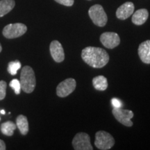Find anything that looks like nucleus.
<instances>
[{"label":"nucleus","instance_id":"nucleus-1","mask_svg":"<svg viewBox=\"0 0 150 150\" xmlns=\"http://www.w3.org/2000/svg\"><path fill=\"white\" fill-rule=\"evenodd\" d=\"M81 58L88 65L94 68H102L109 61V56L104 49L87 47L81 52Z\"/></svg>","mask_w":150,"mask_h":150},{"label":"nucleus","instance_id":"nucleus-2","mask_svg":"<svg viewBox=\"0 0 150 150\" xmlns=\"http://www.w3.org/2000/svg\"><path fill=\"white\" fill-rule=\"evenodd\" d=\"M21 89L26 93H31L35 87V76L33 70L30 66L26 65L22 67L20 74Z\"/></svg>","mask_w":150,"mask_h":150},{"label":"nucleus","instance_id":"nucleus-3","mask_svg":"<svg viewBox=\"0 0 150 150\" xmlns=\"http://www.w3.org/2000/svg\"><path fill=\"white\" fill-rule=\"evenodd\" d=\"M88 14L93 23L98 27H104L107 23V15L101 5L95 4L91 6L88 11Z\"/></svg>","mask_w":150,"mask_h":150},{"label":"nucleus","instance_id":"nucleus-4","mask_svg":"<svg viewBox=\"0 0 150 150\" xmlns=\"http://www.w3.org/2000/svg\"><path fill=\"white\" fill-rule=\"evenodd\" d=\"M115 140L109 133L104 131H99L95 134V145L97 149L108 150L113 147Z\"/></svg>","mask_w":150,"mask_h":150},{"label":"nucleus","instance_id":"nucleus-5","mask_svg":"<svg viewBox=\"0 0 150 150\" xmlns=\"http://www.w3.org/2000/svg\"><path fill=\"white\" fill-rule=\"evenodd\" d=\"M27 27L22 23L9 24L4 28L3 35L6 38L13 39L22 36L27 32Z\"/></svg>","mask_w":150,"mask_h":150},{"label":"nucleus","instance_id":"nucleus-6","mask_svg":"<svg viewBox=\"0 0 150 150\" xmlns=\"http://www.w3.org/2000/svg\"><path fill=\"white\" fill-rule=\"evenodd\" d=\"M72 146L75 150H93L88 134L80 132L76 134L72 140Z\"/></svg>","mask_w":150,"mask_h":150},{"label":"nucleus","instance_id":"nucleus-7","mask_svg":"<svg viewBox=\"0 0 150 150\" xmlns=\"http://www.w3.org/2000/svg\"><path fill=\"white\" fill-rule=\"evenodd\" d=\"M112 112L119 122L126 127H132L133 122L131 120L134 117V112L131 110L123 109L122 108H114Z\"/></svg>","mask_w":150,"mask_h":150},{"label":"nucleus","instance_id":"nucleus-8","mask_svg":"<svg viewBox=\"0 0 150 150\" xmlns=\"http://www.w3.org/2000/svg\"><path fill=\"white\" fill-rule=\"evenodd\" d=\"M76 86V81L74 79H67L58 85L56 88V94L60 97H65L74 92Z\"/></svg>","mask_w":150,"mask_h":150},{"label":"nucleus","instance_id":"nucleus-9","mask_svg":"<svg viewBox=\"0 0 150 150\" xmlns=\"http://www.w3.org/2000/svg\"><path fill=\"white\" fill-rule=\"evenodd\" d=\"M100 41L105 47L113 49L119 45L120 43V38L116 33L105 32L101 35Z\"/></svg>","mask_w":150,"mask_h":150},{"label":"nucleus","instance_id":"nucleus-10","mask_svg":"<svg viewBox=\"0 0 150 150\" xmlns=\"http://www.w3.org/2000/svg\"><path fill=\"white\" fill-rule=\"evenodd\" d=\"M50 54L56 63H61L65 59V53L63 46L58 40H53L50 46Z\"/></svg>","mask_w":150,"mask_h":150},{"label":"nucleus","instance_id":"nucleus-11","mask_svg":"<svg viewBox=\"0 0 150 150\" xmlns=\"http://www.w3.org/2000/svg\"><path fill=\"white\" fill-rule=\"evenodd\" d=\"M134 12V4L131 1H127L121 5L116 11V17L120 20H126Z\"/></svg>","mask_w":150,"mask_h":150},{"label":"nucleus","instance_id":"nucleus-12","mask_svg":"<svg viewBox=\"0 0 150 150\" xmlns=\"http://www.w3.org/2000/svg\"><path fill=\"white\" fill-rule=\"evenodd\" d=\"M138 55L141 61L145 64H150V40L144 41L139 45Z\"/></svg>","mask_w":150,"mask_h":150},{"label":"nucleus","instance_id":"nucleus-13","mask_svg":"<svg viewBox=\"0 0 150 150\" xmlns=\"http://www.w3.org/2000/svg\"><path fill=\"white\" fill-rule=\"evenodd\" d=\"M149 17V12L147 9L141 8L133 13L132 22L136 25H142L147 21Z\"/></svg>","mask_w":150,"mask_h":150},{"label":"nucleus","instance_id":"nucleus-14","mask_svg":"<svg viewBox=\"0 0 150 150\" xmlns=\"http://www.w3.org/2000/svg\"><path fill=\"white\" fill-rule=\"evenodd\" d=\"M16 125L19 129L21 134L25 135L27 134L29 131V122H28L27 117L23 115H20L16 119Z\"/></svg>","mask_w":150,"mask_h":150},{"label":"nucleus","instance_id":"nucleus-15","mask_svg":"<svg viewBox=\"0 0 150 150\" xmlns=\"http://www.w3.org/2000/svg\"><path fill=\"white\" fill-rule=\"evenodd\" d=\"M93 85L97 91H104L108 88L107 79L102 75L95 76L93 79Z\"/></svg>","mask_w":150,"mask_h":150},{"label":"nucleus","instance_id":"nucleus-16","mask_svg":"<svg viewBox=\"0 0 150 150\" xmlns=\"http://www.w3.org/2000/svg\"><path fill=\"white\" fill-rule=\"evenodd\" d=\"M14 0H1L0 1V18L8 13L14 8Z\"/></svg>","mask_w":150,"mask_h":150},{"label":"nucleus","instance_id":"nucleus-17","mask_svg":"<svg viewBox=\"0 0 150 150\" xmlns=\"http://www.w3.org/2000/svg\"><path fill=\"white\" fill-rule=\"evenodd\" d=\"M17 128V125L11 121L6 122L1 125V131L3 134L7 136H11L13 135L14 131Z\"/></svg>","mask_w":150,"mask_h":150},{"label":"nucleus","instance_id":"nucleus-18","mask_svg":"<svg viewBox=\"0 0 150 150\" xmlns=\"http://www.w3.org/2000/svg\"><path fill=\"white\" fill-rule=\"evenodd\" d=\"M21 68V63L19 61H12L8 63V72L11 75H16L18 70Z\"/></svg>","mask_w":150,"mask_h":150},{"label":"nucleus","instance_id":"nucleus-19","mask_svg":"<svg viewBox=\"0 0 150 150\" xmlns=\"http://www.w3.org/2000/svg\"><path fill=\"white\" fill-rule=\"evenodd\" d=\"M10 86L11 88H12L14 90L15 93L16 95H19L20 93V91H21V85H20V81L16 79H13L10 82Z\"/></svg>","mask_w":150,"mask_h":150},{"label":"nucleus","instance_id":"nucleus-20","mask_svg":"<svg viewBox=\"0 0 150 150\" xmlns=\"http://www.w3.org/2000/svg\"><path fill=\"white\" fill-rule=\"evenodd\" d=\"M6 83L4 81H0V100L4 99L6 95Z\"/></svg>","mask_w":150,"mask_h":150},{"label":"nucleus","instance_id":"nucleus-21","mask_svg":"<svg viewBox=\"0 0 150 150\" xmlns=\"http://www.w3.org/2000/svg\"><path fill=\"white\" fill-rule=\"evenodd\" d=\"M60 4L66 6H72L74 4V0H54Z\"/></svg>","mask_w":150,"mask_h":150},{"label":"nucleus","instance_id":"nucleus-22","mask_svg":"<svg viewBox=\"0 0 150 150\" xmlns=\"http://www.w3.org/2000/svg\"><path fill=\"white\" fill-rule=\"evenodd\" d=\"M111 103L114 108H122V106L121 101L117 98H112L111 99Z\"/></svg>","mask_w":150,"mask_h":150},{"label":"nucleus","instance_id":"nucleus-23","mask_svg":"<svg viewBox=\"0 0 150 150\" xmlns=\"http://www.w3.org/2000/svg\"><path fill=\"white\" fill-rule=\"evenodd\" d=\"M6 149V147L5 142L2 140H0V150H5Z\"/></svg>","mask_w":150,"mask_h":150},{"label":"nucleus","instance_id":"nucleus-24","mask_svg":"<svg viewBox=\"0 0 150 150\" xmlns=\"http://www.w3.org/2000/svg\"><path fill=\"white\" fill-rule=\"evenodd\" d=\"M0 112H1V113L2 114V115H4V114L6 113V112H5L4 110H0Z\"/></svg>","mask_w":150,"mask_h":150},{"label":"nucleus","instance_id":"nucleus-25","mask_svg":"<svg viewBox=\"0 0 150 150\" xmlns=\"http://www.w3.org/2000/svg\"><path fill=\"white\" fill-rule=\"evenodd\" d=\"M1 50H2V47H1V44H0V52H1Z\"/></svg>","mask_w":150,"mask_h":150}]
</instances>
